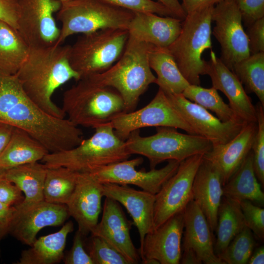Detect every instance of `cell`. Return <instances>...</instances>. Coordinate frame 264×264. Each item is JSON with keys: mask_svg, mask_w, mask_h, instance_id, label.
I'll return each instance as SVG.
<instances>
[{"mask_svg": "<svg viewBox=\"0 0 264 264\" xmlns=\"http://www.w3.org/2000/svg\"><path fill=\"white\" fill-rule=\"evenodd\" d=\"M69 45L30 47L28 55L15 74L25 94L39 108L57 118H66L54 103L55 90L71 79H80L69 61Z\"/></svg>", "mask_w": 264, "mask_h": 264, "instance_id": "cell-1", "label": "cell"}, {"mask_svg": "<svg viewBox=\"0 0 264 264\" xmlns=\"http://www.w3.org/2000/svg\"><path fill=\"white\" fill-rule=\"evenodd\" d=\"M62 109L75 125L93 129L126 112L118 92L99 84L90 76L80 79L64 92Z\"/></svg>", "mask_w": 264, "mask_h": 264, "instance_id": "cell-2", "label": "cell"}, {"mask_svg": "<svg viewBox=\"0 0 264 264\" xmlns=\"http://www.w3.org/2000/svg\"><path fill=\"white\" fill-rule=\"evenodd\" d=\"M149 46L129 35L119 59L106 70L89 75L99 84L118 92L126 112L133 111L140 97L151 84H155L156 77L149 63Z\"/></svg>", "mask_w": 264, "mask_h": 264, "instance_id": "cell-3", "label": "cell"}, {"mask_svg": "<svg viewBox=\"0 0 264 264\" xmlns=\"http://www.w3.org/2000/svg\"><path fill=\"white\" fill-rule=\"evenodd\" d=\"M89 138L69 150L48 153L41 160L47 167H64L79 173H90L100 167L129 159L125 140L106 124L95 128Z\"/></svg>", "mask_w": 264, "mask_h": 264, "instance_id": "cell-4", "label": "cell"}, {"mask_svg": "<svg viewBox=\"0 0 264 264\" xmlns=\"http://www.w3.org/2000/svg\"><path fill=\"white\" fill-rule=\"evenodd\" d=\"M215 5L201 7L186 14L180 33L167 48L180 71L190 85H200V76L206 75L205 50L212 48V14Z\"/></svg>", "mask_w": 264, "mask_h": 264, "instance_id": "cell-5", "label": "cell"}, {"mask_svg": "<svg viewBox=\"0 0 264 264\" xmlns=\"http://www.w3.org/2000/svg\"><path fill=\"white\" fill-rule=\"evenodd\" d=\"M156 131L152 135L142 136L140 130H136L125 140L130 153L147 158L151 169L165 161L181 162L196 154H204L213 147L206 138L179 132L175 128L158 127Z\"/></svg>", "mask_w": 264, "mask_h": 264, "instance_id": "cell-6", "label": "cell"}, {"mask_svg": "<svg viewBox=\"0 0 264 264\" xmlns=\"http://www.w3.org/2000/svg\"><path fill=\"white\" fill-rule=\"evenodd\" d=\"M133 11L101 0H68L61 3L57 19L61 22L57 45L69 36L113 28L128 30Z\"/></svg>", "mask_w": 264, "mask_h": 264, "instance_id": "cell-7", "label": "cell"}, {"mask_svg": "<svg viewBox=\"0 0 264 264\" xmlns=\"http://www.w3.org/2000/svg\"><path fill=\"white\" fill-rule=\"evenodd\" d=\"M129 36L128 30L113 28L82 34L69 53L70 63L80 79L111 67L122 54Z\"/></svg>", "mask_w": 264, "mask_h": 264, "instance_id": "cell-8", "label": "cell"}, {"mask_svg": "<svg viewBox=\"0 0 264 264\" xmlns=\"http://www.w3.org/2000/svg\"><path fill=\"white\" fill-rule=\"evenodd\" d=\"M108 124L124 140L132 132L149 127H170L197 134L159 88L146 106L135 111L123 113Z\"/></svg>", "mask_w": 264, "mask_h": 264, "instance_id": "cell-9", "label": "cell"}, {"mask_svg": "<svg viewBox=\"0 0 264 264\" xmlns=\"http://www.w3.org/2000/svg\"><path fill=\"white\" fill-rule=\"evenodd\" d=\"M212 19L215 24L212 33L221 47L220 59L231 70L250 55L241 12L233 0H222L214 5Z\"/></svg>", "mask_w": 264, "mask_h": 264, "instance_id": "cell-10", "label": "cell"}, {"mask_svg": "<svg viewBox=\"0 0 264 264\" xmlns=\"http://www.w3.org/2000/svg\"><path fill=\"white\" fill-rule=\"evenodd\" d=\"M17 30L29 47L57 45L60 28L54 14L61 6L58 0H18Z\"/></svg>", "mask_w": 264, "mask_h": 264, "instance_id": "cell-11", "label": "cell"}, {"mask_svg": "<svg viewBox=\"0 0 264 264\" xmlns=\"http://www.w3.org/2000/svg\"><path fill=\"white\" fill-rule=\"evenodd\" d=\"M203 159V154H198L180 162L175 174L155 195L154 229L184 211L192 200L194 177Z\"/></svg>", "mask_w": 264, "mask_h": 264, "instance_id": "cell-12", "label": "cell"}, {"mask_svg": "<svg viewBox=\"0 0 264 264\" xmlns=\"http://www.w3.org/2000/svg\"><path fill=\"white\" fill-rule=\"evenodd\" d=\"M143 162L141 157L125 160L93 170L89 173L102 184L133 185L155 195L164 183L176 172L180 162L170 160L164 167L149 171L137 170Z\"/></svg>", "mask_w": 264, "mask_h": 264, "instance_id": "cell-13", "label": "cell"}, {"mask_svg": "<svg viewBox=\"0 0 264 264\" xmlns=\"http://www.w3.org/2000/svg\"><path fill=\"white\" fill-rule=\"evenodd\" d=\"M182 264H224L215 254L212 232L203 213L193 199L183 211Z\"/></svg>", "mask_w": 264, "mask_h": 264, "instance_id": "cell-14", "label": "cell"}, {"mask_svg": "<svg viewBox=\"0 0 264 264\" xmlns=\"http://www.w3.org/2000/svg\"><path fill=\"white\" fill-rule=\"evenodd\" d=\"M183 211L146 235L138 250L144 264H178L181 258Z\"/></svg>", "mask_w": 264, "mask_h": 264, "instance_id": "cell-15", "label": "cell"}, {"mask_svg": "<svg viewBox=\"0 0 264 264\" xmlns=\"http://www.w3.org/2000/svg\"><path fill=\"white\" fill-rule=\"evenodd\" d=\"M166 94L172 105L196 133L208 139L213 146L231 140L245 124L242 121L222 122L182 94Z\"/></svg>", "mask_w": 264, "mask_h": 264, "instance_id": "cell-16", "label": "cell"}, {"mask_svg": "<svg viewBox=\"0 0 264 264\" xmlns=\"http://www.w3.org/2000/svg\"><path fill=\"white\" fill-rule=\"evenodd\" d=\"M103 197V184L89 173H78L75 188L66 205L69 216L78 224V230L85 237L98 222Z\"/></svg>", "mask_w": 264, "mask_h": 264, "instance_id": "cell-17", "label": "cell"}, {"mask_svg": "<svg viewBox=\"0 0 264 264\" xmlns=\"http://www.w3.org/2000/svg\"><path fill=\"white\" fill-rule=\"evenodd\" d=\"M205 74L209 76L212 87L226 96L228 105L239 119L245 123H257L255 106L242 84L212 50L209 60L206 61Z\"/></svg>", "mask_w": 264, "mask_h": 264, "instance_id": "cell-18", "label": "cell"}, {"mask_svg": "<svg viewBox=\"0 0 264 264\" xmlns=\"http://www.w3.org/2000/svg\"><path fill=\"white\" fill-rule=\"evenodd\" d=\"M120 204L114 199L106 197L101 220L90 234L107 241L124 255L130 264H138L140 259L139 251L130 236L133 222L127 220Z\"/></svg>", "mask_w": 264, "mask_h": 264, "instance_id": "cell-19", "label": "cell"}, {"mask_svg": "<svg viewBox=\"0 0 264 264\" xmlns=\"http://www.w3.org/2000/svg\"><path fill=\"white\" fill-rule=\"evenodd\" d=\"M69 216L66 204L44 200L24 211L15 213L8 232L30 246L42 228L61 225Z\"/></svg>", "mask_w": 264, "mask_h": 264, "instance_id": "cell-20", "label": "cell"}, {"mask_svg": "<svg viewBox=\"0 0 264 264\" xmlns=\"http://www.w3.org/2000/svg\"><path fill=\"white\" fill-rule=\"evenodd\" d=\"M257 123H245L240 132L226 143L213 146L203 154L220 175L222 186L241 166L251 151Z\"/></svg>", "mask_w": 264, "mask_h": 264, "instance_id": "cell-21", "label": "cell"}, {"mask_svg": "<svg viewBox=\"0 0 264 264\" xmlns=\"http://www.w3.org/2000/svg\"><path fill=\"white\" fill-rule=\"evenodd\" d=\"M103 192L126 209L137 228L141 247L146 235L154 230L155 195L115 183L103 184Z\"/></svg>", "mask_w": 264, "mask_h": 264, "instance_id": "cell-22", "label": "cell"}, {"mask_svg": "<svg viewBox=\"0 0 264 264\" xmlns=\"http://www.w3.org/2000/svg\"><path fill=\"white\" fill-rule=\"evenodd\" d=\"M129 27L130 36L158 47L168 48L179 35L182 20L154 13L133 12Z\"/></svg>", "mask_w": 264, "mask_h": 264, "instance_id": "cell-23", "label": "cell"}, {"mask_svg": "<svg viewBox=\"0 0 264 264\" xmlns=\"http://www.w3.org/2000/svg\"><path fill=\"white\" fill-rule=\"evenodd\" d=\"M223 197L220 174L208 161L203 159L195 175L192 186V199L198 204L212 232L217 224L218 211Z\"/></svg>", "mask_w": 264, "mask_h": 264, "instance_id": "cell-24", "label": "cell"}, {"mask_svg": "<svg viewBox=\"0 0 264 264\" xmlns=\"http://www.w3.org/2000/svg\"><path fill=\"white\" fill-rule=\"evenodd\" d=\"M47 168L44 163L36 162L7 170L4 178L16 185L24 194L22 202L15 206V213L44 200V185Z\"/></svg>", "mask_w": 264, "mask_h": 264, "instance_id": "cell-25", "label": "cell"}, {"mask_svg": "<svg viewBox=\"0 0 264 264\" xmlns=\"http://www.w3.org/2000/svg\"><path fill=\"white\" fill-rule=\"evenodd\" d=\"M257 179L253 167L251 151L241 166L222 186L223 197L240 202L249 200L263 206L264 193Z\"/></svg>", "mask_w": 264, "mask_h": 264, "instance_id": "cell-26", "label": "cell"}, {"mask_svg": "<svg viewBox=\"0 0 264 264\" xmlns=\"http://www.w3.org/2000/svg\"><path fill=\"white\" fill-rule=\"evenodd\" d=\"M73 224L69 221L58 231L37 239L30 247L22 251L18 264H54L64 258L68 235L73 231Z\"/></svg>", "mask_w": 264, "mask_h": 264, "instance_id": "cell-27", "label": "cell"}, {"mask_svg": "<svg viewBox=\"0 0 264 264\" xmlns=\"http://www.w3.org/2000/svg\"><path fill=\"white\" fill-rule=\"evenodd\" d=\"M148 59L151 69L157 75L155 84L165 93L181 94L190 85L167 48L150 44Z\"/></svg>", "mask_w": 264, "mask_h": 264, "instance_id": "cell-28", "label": "cell"}, {"mask_svg": "<svg viewBox=\"0 0 264 264\" xmlns=\"http://www.w3.org/2000/svg\"><path fill=\"white\" fill-rule=\"evenodd\" d=\"M49 153L25 131L14 128L11 139L0 155V166L7 169L41 161Z\"/></svg>", "mask_w": 264, "mask_h": 264, "instance_id": "cell-29", "label": "cell"}, {"mask_svg": "<svg viewBox=\"0 0 264 264\" xmlns=\"http://www.w3.org/2000/svg\"><path fill=\"white\" fill-rule=\"evenodd\" d=\"M30 47L18 30L0 21V71L15 75L26 59Z\"/></svg>", "mask_w": 264, "mask_h": 264, "instance_id": "cell-30", "label": "cell"}, {"mask_svg": "<svg viewBox=\"0 0 264 264\" xmlns=\"http://www.w3.org/2000/svg\"><path fill=\"white\" fill-rule=\"evenodd\" d=\"M246 226L239 202L223 197L217 215L214 250L217 256Z\"/></svg>", "mask_w": 264, "mask_h": 264, "instance_id": "cell-31", "label": "cell"}, {"mask_svg": "<svg viewBox=\"0 0 264 264\" xmlns=\"http://www.w3.org/2000/svg\"><path fill=\"white\" fill-rule=\"evenodd\" d=\"M44 200L66 204L75 188L79 172L64 167H47Z\"/></svg>", "mask_w": 264, "mask_h": 264, "instance_id": "cell-32", "label": "cell"}, {"mask_svg": "<svg viewBox=\"0 0 264 264\" xmlns=\"http://www.w3.org/2000/svg\"><path fill=\"white\" fill-rule=\"evenodd\" d=\"M231 71L244 85L246 93L255 94L264 107V52L250 55L236 63Z\"/></svg>", "mask_w": 264, "mask_h": 264, "instance_id": "cell-33", "label": "cell"}, {"mask_svg": "<svg viewBox=\"0 0 264 264\" xmlns=\"http://www.w3.org/2000/svg\"><path fill=\"white\" fill-rule=\"evenodd\" d=\"M181 94L190 101L214 112L222 122H243L237 117L229 105L223 101L218 90L213 87L205 88L200 85H189Z\"/></svg>", "mask_w": 264, "mask_h": 264, "instance_id": "cell-34", "label": "cell"}, {"mask_svg": "<svg viewBox=\"0 0 264 264\" xmlns=\"http://www.w3.org/2000/svg\"><path fill=\"white\" fill-rule=\"evenodd\" d=\"M255 245L254 235L245 226L218 257L224 264H246Z\"/></svg>", "mask_w": 264, "mask_h": 264, "instance_id": "cell-35", "label": "cell"}, {"mask_svg": "<svg viewBox=\"0 0 264 264\" xmlns=\"http://www.w3.org/2000/svg\"><path fill=\"white\" fill-rule=\"evenodd\" d=\"M88 254L94 264H130L115 248L97 236H91Z\"/></svg>", "mask_w": 264, "mask_h": 264, "instance_id": "cell-36", "label": "cell"}, {"mask_svg": "<svg viewBox=\"0 0 264 264\" xmlns=\"http://www.w3.org/2000/svg\"><path fill=\"white\" fill-rule=\"evenodd\" d=\"M257 129L252 146L253 167L258 180L264 185V107L258 102L255 105Z\"/></svg>", "mask_w": 264, "mask_h": 264, "instance_id": "cell-37", "label": "cell"}, {"mask_svg": "<svg viewBox=\"0 0 264 264\" xmlns=\"http://www.w3.org/2000/svg\"><path fill=\"white\" fill-rule=\"evenodd\" d=\"M245 225L258 239H264V209L249 200L239 202Z\"/></svg>", "mask_w": 264, "mask_h": 264, "instance_id": "cell-38", "label": "cell"}, {"mask_svg": "<svg viewBox=\"0 0 264 264\" xmlns=\"http://www.w3.org/2000/svg\"><path fill=\"white\" fill-rule=\"evenodd\" d=\"M114 6L133 12H150L162 16L173 17L163 4L152 0H101Z\"/></svg>", "mask_w": 264, "mask_h": 264, "instance_id": "cell-39", "label": "cell"}, {"mask_svg": "<svg viewBox=\"0 0 264 264\" xmlns=\"http://www.w3.org/2000/svg\"><path fill=\"white\" fill-rule=\"evenodd\" d=\"M239 9L242 22L248 26L264 17V0H233Z\"/></svg>", "mask_w": 264, "mask_h": 264, "instance_id": "cell-40", "label": "cell"}, {"mask_svg": "<svg viewBox=\"0 0 264 264\" xmlns=\"http://www.w3.org/2000/svg\"><path fill=\"white\" fill-rule=\"evenodd\" d=\"M246 27L245 31L250 55L264 52V17Z\"/></svg>", "mask_w": 264, "mask_h": 264, "instance_id": "cell-41", "label": "cell"}, {"mask_svg": "<svg viewBox=\"0 0 264 264\" xmlns=\"http://www.w3.org/2000/svg\"><path fill=\"white\" fill-rule=\"evenodd\" d=\"M85 237L77 230L73 238L72 247L64 258L66 264H94L89 254L84 247Z\"/></svg>", "mask_w": 264, "mask_h": 264, "instance_id": "cell-42", "label": "cell"}, {"mask_svg": "<svg viewBox=\"0 0 264 264\" xmlns=\"http://www.w3.org/2000/svg\"><path fill=\"white\" fill-rule=\"evenodd\" d=\"M22 191L14 184L4 178L0 180V202L15 206L22 202L24 197Z\"/></svg>", "mask_w": 264, "mask_h": 264, "instance_id": "cell-43", "label": "cell"}, {"mask_svg": "<svg viewBox=\"0 0 264 264\" xmlns=\"http://www.w3.org/2000/svg\"><path fill=\"white\" fill-rule=\"evenodd\" d=\"M19 15L18 0H0V21L17 29Z\"/></svg>", "mask_w": 264, "mask_h": 264, "instance_id": "cell-44", "label": "cell"}, {"mask_svg": "<svg viewBox=\"0 0 264 264\" xmlns=\"http://www.w3.org/2000/svg\"><path fill=\"white\" fill-rule=\"evenodd\" d=\"M16 212L15 206H10L0 202V227L9 231Z\"/></svg>", "mask_w": 264, "mask_h": 264, "instance_id": "cell-45", "label": "cell"}, {"mask_svg": "<svg viewBox=\"0 0 264 264\" xmlns=\"http://www.w3.org/2000/svg\"><path fill=\"white\" fill-rule=\"evenodd\" d=\"M222 0H182V7L187 14L201 7L208 5H215Z\"/></svg>", "mask_w": 264, "mask_h": 264, "instance_id": "cell-46", "label": "cell"}, {"mask_svg": "<svg viewBox=\"0 0 264 264\" xmlns=\"http://www.w3.org/2000/svg\"><path fill=\"white\" fill-rule=\"evenodd\" d=\"M157 1L166 7L175 17L181 20L185 19L186 13L178 0H157Z\"/></svg>", "mask_w": 264, "mask_h": 264, "instance_id": "cell-47", "label": "cell"}, {"mask_svg": "<svg viewBox=\"0 0 264 264\" xmlns=\"http://www.w3.org/2000/svg\"><path fill=\"white\" fill-rule=\"evenodd\" d=\"M14 127L0 123V155L7 146L12 135Z\"/></svg>", "mask_w": 264, "mask_h": 264, "instance_id": "cell-48", "label": "cell"}, {"mask_svg": "<svg viewBox=\"0 0 264 264\" xmlns=\"http://www.w3.org/2000/svg\"><path fill=\"white\" fill-rule=\"evenodd\" d=\"M249 264H264V247L261 246L258 248L254 252H253L248 263Z\"/></svg>", "mask_w": 264, "mask_h": 264, "instance_id": "cell-49", "label": "cell"}, {"mask_svg": "<svg viewBox=\"0 0 264 264\" xmlns=\"http://www.w3.org/2000/svg\"><path fill=\"white\" fill-rule=\"evenodd\" d=\"M7 169L0 166V180L4 178Z\"/></svg>", "mask_w": 264, "mask_h": 264, "instance_id": "cell-50", "label": "cell"}, {"mask_svg": "<svg viewBox=\"0 0 264 264\" xmlns=\"http://www.w3.org/2000/svg\"><path fill=\"white\" fill-rule=\"evenodd\" d=\"M7 232L6 230L0 227V240Z\"/></svg>", "mask_w": 264, "mask_h": 264, "instance_id": "cell-51", "label": "cell"}, {"mask_svg": "<svg viewBox=\"0 0 264 264\" xmlns=\"http://www.w3.org/2000/svg\"><path fill=\"white\" fill-rule=\"evenodd\" d=\"M58 0L60 1L62 3V2H63L66 1H67L68 0Z\"/></svg>", "mask_w": 264, "mask_h": 264, "instance_id": "cell-52", "label": "cell"}]
</instances>
